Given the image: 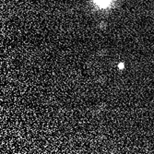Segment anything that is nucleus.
I'll use <instances>...</instances> for the list:
<instances>
[{
    "instance_id": "f03ea898",
    "label": "nucleus",
    "mask_w": 154,
    "mask_h": 154,
    "mask_svg": "<svg viewBox=\"0 0 154 154\" xmlns=\"http://www.w3.org/2000/svg\"><path fill=\"white\" fill-rule=\"evenodd\" d=\"M119 67H120V68H123V67H124V65H123V63H121V64L119 65Z\"/></svg>"
},
{
    "instance_id": "f257e3e1",
    "label": "nucleus",
    "mask_w": 154,
    "mask_h": 154,
    "mask_svg": "<svg viewBox=\"0 0 154 154\" xmlns=\"http://www.w3.org/2000/svg\"><path fill=\"white\" fill-rule=\"evenodd\" d=\"M95 1L102 7H106L110 3L111 0H95Z\"/></svg>"
}]
</instances>
